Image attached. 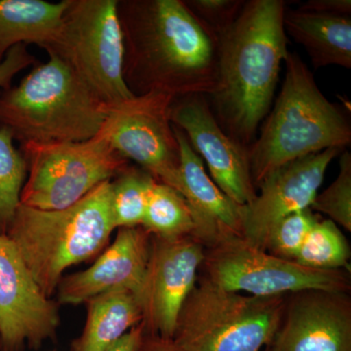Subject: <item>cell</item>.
I'll return each mask as SVG.
<instances>
[{
	"label": "cell",
	"instance_id": "obj_1",
	"mask_svg": "<svg viewBox=\"0 0 351 351\" xmlns=\"http://www.w3.org/2000/svg\"><path fill=\"white\" fill-rule=\"evenodd\" d=\"M123 78L134 96H210L218 84L219 38L182 0H119Z\"/></svg>",
	"mask_w": 351,
	"mask_h": 351
},
{
	"label": "cell",
	"instance_id": "obj_2",
	"mask_svg": "<svg viewBox=\"0 0 351 351\" xmlns=\"http://www.w3.org/2000/svg\"><path fill=\"white\" fill-rule=\"evenodd\" d=\"M285 11L282 0H249L219 36L218 84L207 100L226 135L247 149L269 114L289 53Z\"/></svg>",
	"mask_w": 351,
	"mask_h": 351
},
{
	"label": "cell",
	"instance_id": "obj_3",
	"mask_svg": "<svg viewBox=\"0 0 351 351\" xmlns=\"http://www.w3.org/2000/svg\"><path fill=\"white\" fill-rule=\"evenodd\" d=\"M110 108L68 64L49 56L0 92V127L20 147L83 142L100 132Z\"/></svg>",
	"mask_w": 351,
	"mask_h": 351
},
{
	"label": "cell",
	"instance_id": "obj_4",
	"mask_svg": "<svg viewBox=\"0 0 351 351\" xmlns=\"http://www.w3.org/2000/svg\"><path fill=\"white\" fill-rule=\"evenodd\" d=\"M115 228L110 180L64 209L45 211L20 203L6 237L50 299L64 270L96 257Z\"/></svg>",
	"mask_w": 351,
	"mask_h": 351
},
{
	"label": "cell",
	"instance_id": "obj_5",
	"mask_svg": "<svg viewBox=\"0 0 351 351\" xmlns=\"http://www.w3.org/2000/svg\"><path fill=\"white\" fill-rule=\"evenodd\" d=\"M280 93L261 130L248 147L256 189L280 166L328 149L351 144L350 119L322 94L308 66L289 52Z\"/></svg>",
	"mask_w": 351,
	"mask_h": 351
},
{
	"label": "cell",
	"instance_id": "obj_6",
	"mask_svg": "<svg viewBox=\"0 0 351 351\" xmlns=\"http://www.w3.org/2000/svg\"><path fill=\"white\" fill-rule=\"evenodd\" d=\"M287 295H245L198 276L173 341L186 351H262L276 336Z\"/></svg>",
	"mask_w": 351,
	"mask_h": 351
},
{
	"label": "cell",
	"instance_id": "obj_7",
	"mask_svg": "<svg viewBox=\"0 0 351 351\" xmlns=\"http://www.w3.org/2000/svg\"><path fill=\"white\" fill-rule=\"evenodd\" d=\"M119 0H68L59 32L44 50L110 106L134 96L123 78L124 44Z\"/></svg>",
	"mask_w": 351,
	"mask_h": 351
},
{
	"label": "cell",
	"instance_id": "obj_8",
	"mask_svg": "<svg viewBox=\"0 0 351 351\" xmlns=\"http://www.w3.org/2000/svg\"><path fill=\"white\" fill-rule=\"evenodd\" d=\"M27 177L20 203L54 211L75 204L129 165L101 132L83 142L21 145Z\"/></svg>",
	"mask_w": 351,
	"mask_h": 351
},
{
	"label": "cell",
	"instance_id": "obj_9",
	"mask_svg": "<svg viewBox=\"0 0 351 351\" xmlns=\"http://www.w3.org/2000/svg\"><path fill=\"white\" fill-rule=\"evenodd\" d=\"M201 277L218 287L258 297L307 290L350 293V271L302 267L230 235L205 249Z\"/></svg>",
	"mask_w": 351,
	"mask_h": 351
},
{
	"label": "cell",
	"instance_id": "obj_10",
	"mask_svg": "<svg viewBox=\"0 0 351 351\" xmlns=\"http://www.w3.org/2000/svg\"><path fill=\"white\" fill-rule=\"evenodd\" d=\"M174 99L156 91L133 96L112 106L100 131L117 154L176 189L181 160L170 119Z\"/></svg>",
	"mask_w": 351,
	"mask_h": 351
},
{
	"label": "cell",
	"instance_id": "obj_11",
	"mask_svg": "<svg viewBox=\"0 0 351 351\" xmlns=\"http://www.w3.org/2000/svg\"><path fill=\"white\" fill-rule=\"evenodd\" d=\"M205 249L193 237L152 235L147 271L137 297L145 334L173 339L182 304L199 276Z\"/></svg>",
	"mask_w": 351,
	"mask_h": 351
},
{
	"label": "cell",
	"instance_id": "obj_12",
	"mask_svg": "<svg viewBox=\"0 0 351 351\" xmlns=\"http://www.w3.org/2000/svg\"><path fill=\"white\" fill-rule=\"evenodd\" d=\"M58 302L41 292L15 246L0 234V351L38 350L55 339Z\"/></svg>",
	"mask_w": 351,
	"mask_h": 351
},
{
	"label": "cell",
	"instance_id": "obj_13",
	"mask_svg": "<svg viewBox=\"0 0 351 351\" xmlns=\"http://www.w3.org/2000/svg\"><path fill=\"white\" fill-rule=\"evenodd\" d=\"M343 151L325 149L272 171L258 184L260 195L250 204L239 207L240 237L263 250L270 230L280 219L311 208L328 166Z\"/></svg>",
	"mask_w": 351,
	"mask_h": 351
},
{
	"label": "cell",
	"instance_id": "obj_14",
	"mask_svg": "<svg viewBox=\"0 0 351 351\" xmlns=\"http://www.w3.org/2000/svg\"><path fill=\"white\" fill-rule=\"evenodd\" d=\"M171 122L181 129L189 144L209 168L211 179L233 202L250 204L257 196L252 178L248 149L228 137L215 119L203 95L175 98Z\"/></svg>",
	"mask_w": 351,
	"mask_h": 351
},
{
	"label": "cell",
	"instance_id": "obj_15",
	"mask_svg": "<svg viewBox=\"0 0 351 351\" xmlns=\"http://www.w3.org/2000/svg\"><path fill=\"white\" fill-rule=\"evenodd\" d=\"M269 351H351L350 293L307 289L289 294Z\"/></svg>",
	"mask_w": 351,
	"mask_h": 351
},
{
	"label": "cell",
	"instance_id": "obj_16",
	"mask_svg": "<svg viewBox=\"0 0 351 351\" xmlns=\"http://www.w3.org/2000/svg\"><path fill=\"white\" fill-rule=\"evenodd\" d=\"M152 234L142 226L121 228L114 241L89 267L62 278L58 304H85L92 298L115 290L138 297L149 262Z\"/></svg>",
	"mask_w": 351,
	"mask_h": 351
},
{
	"label": "cell",
	"instance_id": "obj_17",
	"mask_svg": "<svg viewBox=\"0 0 351 351\" xmlns=\"http://www.w3.org/2000/svg\"><path fill=\"white\" fill-rule=\"evenodd\" d=\"M173 128L181 160L176 191L186 198L195 215V239L207 249L225 237H240V205L228 198L209 177L186 134L178 127Z\"/></svg>",
	"mask_w": 351,
	"mask_h": 351
},
{
	"label": "cell",
	"instance_id": "obj_18",
	"mask_svg": "<svg viewBox=\"0 0 351 351\" xmlns=\"http://www.w3.org/2000/svg\"><path fill=\"white\" fill-rule=\"evenodd\" d=\"M284 29L304 46L314 69L351 68V19L348 16L286 10Z\"/></svg>",
	"mask_w": 351,
	"mask_h": 351
},
{
	"label": "cell",
	"instance_id": "obj_19",
	"mask_svg": "<svg viewBox=\"0 0 351 351\" xmlns=\"http://www.w3.org/2000/svg\"><path fill=\"white\" fill-rule=\"evenodd\" d=\"M85 304L86 323L82 334L71 343V351H108L143 321L137 298L129 291H110Z\"/></svg>",
	"mask_w": 351,
	"mask_h": 351
},
{
	"label": "cell",
	"instance_id": "obj_20",
	"mask_svg": "<svg viewBox=\"0 0 351 351\" xmlns=\"http://www.w3.org/2000/svg\"><path fill=\"white\" fill-rule=\"evenodd\" d=\"M68 0H0V63L19 44L49 45L59 32Z\"/></svg>",
	"mask_w": 351,
	"mask_h": 351
},
{
	"label": "cell",
	"instance_id": "obj_21",
	"mask_svg": "<svg viewBox=\"0 0 351 351\" xmlns=\"http://www.w3.org/2000/svg\"><path fill=\"white\" fill-rule=\"evenodd\" d=\"M142 226L152 235L162 239L195 237L196 232L195 215L186 198L157 181L152 186Z\"/></svg>",
	"mask_w": 351,
	"mask_h": 351
},
{
	"label": "cell",
	"instance_id": "obj_22",
	"mask_svg": "<svg viewBox=\"0 0 351 351\" xmlns=\"http://www.w3.org/2000/svg\"><path fill=\"white\" fill-rule=\"evenodd\" d=\"M350 248L338 225L329 219H318L307 234L294 262L313 269H350Z\"/></svg>",
	"mask_w": 351,
	"mask_h": 351
},
{
	"label": "cell",
	"instance_id": "obj_23",
	"mask_svg": "<svg viewBox=\"0 0 351 351\" xmlns=\"http://www.w3.org/2000/svg\"><path fill=\"white\" fill-rule=\"evenodd\" d=\"M112 181V211L115 228L142 226L156 180L142 168L128 165Z\"/></svg>",
	"mask_w": 351,
	"mask_h": 351
},
{
	"label": "cell",
	"instance_id": "obj_24",
	"mask_svg": "<svg viewBox=\"0 0 351 351\" xmlns=\"http://www.w3.org/2000/svg\"><path fill=\"white\" fill-rule=\"evenodd\" d=\"M27 177V160L12 134L0 127V234L6 235L12 223Z\"/></svg>",
	"mask_w": 351,
	"mask_h": 351
},
{
	"label": "cell",
	"instance_id": "obj_25",
	"mask_svg": "<svg viewBox=\"0 0 351 351\" xmlns=\"http://www.w3.org/2000/svg\"><path fill=\"white\" fill-rule=\"evenodd\" d=\"M311 209L329 217L337 225L351 232V154L343 152L339 157L338 177L314 198Z\"/></svg>",
	"mask_w": 351,
	"mask_h": 351
},
{
	"label": "cell",
	"instance_id": "obj_26",
	"mask_svg": "<svg viewBox=\"0 0 351 351\" xmlns=\"http://www.w3.org/2000/svg\"><path fill=\"white\" fill-rule=\"evenodd\" d=\"M319 218L311 208L288 215L270 230L263 251L294 262L307 234Z\"/></svg>",
	"mask_w": 351,
	"mask_h": 351
},
{
	"label": "cell",
	"instance_id": "obj_27",
	"mask_svg": "<svg viewBox=\"0 0 351 351\" xmlns=\"http://www.w3.org/2000/svg\"><path fill=\"white\" fill-rule=\"evenodd\" d=\"M198 20L219 36L239 17L245 0H184Z\"/></svg>",
	"mask_w": 351,
	"mask_h": 351
},
{
	"label": "cell",
	"instance_id": "obj_28",
	"mask_svg": "<svg viewBox=\"0 0 351 351\" xmlns=\"http://www.w3.org/2000/svg\"><path fill=\"white\" fill-rule=\"evenodd\" d=\"M36 64V57L27 51V45L19 44L14 46L0 63V88L2 90L9 89L12 86L13 78L18 73Z\"/></svg>",
	"mask_w": 351,
	"mask_h": 351
},
{
	"label": "cell",
	"instance_id": "obj_29",
	"mask_svg": "<svg viewBox=\"0 0 351 351\" xmlns=\"http://www.w3.org/2000/svg\"><path fill=\"white\" fill-rule=\"evenodd\" d=\"M298 9L309 12L331 14L350 17V0H308L300 4Z\"/></svg>",
	"mask_w": 351,
	"mask_h": 351
},
{
	"label": "cell",
	"instance_id": "obj_30",
	"mask_svg": "<svg viewBox=\"0 0 351 351\" xmlns=\"http://www.w3.org/2000/svg\"><path fill=\"white\" fill-rule=\"evenodd\" d=\"M145 328L142 322L132 328L115 345L108 351H138L141 341L144 336Z\"/></svg>",
	"mask_w": 351,
	"mask_h": 351
},
{
	"label": "cell",
	"instance_id": "obj_31",
	"mask_svg": "<svg viewBox=\"0 0 351 351\" xmlns=\"http://www.w3.org/2000/svg\"><path fill=\"white\" fill-rule=\"evenodd\" d=\"M138 351H186L180 348L173 339H162L154 335L143 336Z\"/></svg>",
	"mask_w": 351,
	"mask_h": 351
},
{
	"label": "cell",
	"instance_id": "obj_32",
	"mask_svg": "<svg viewBox=\"0 0 351 351\" xmlns=\"http://www.w3.org/2000/svg\"><path fill=\"white\" fill-rule=\"evenodd\" d=\"M263 351H269V348H265V350H263Z\"/></svg>",
	"mask_w": 351,
	"mask_h": 351
},
{
	"label": "cell",
	"instance_id": "obj_33",
	"mask_svg": "<svg viewBox=\"0 0 351 351\" xmlns=\"http://www.w3.org/2000/svg\"><path fill=\"white\" fill-rule=\"evenodd\" d=\"M0 350H1V343H0Z\"/></svg>",
	"mask_w": 351,
	"mask_h": 351
}]
</instances>
